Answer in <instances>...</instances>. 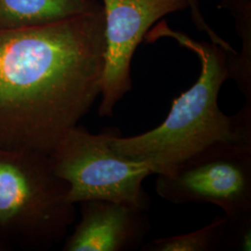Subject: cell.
Listing matches in <instances>:
<instances>
[{"mask_svg":"<svg viewBox=\"0 0 251 251\" xmlns=\"http://www.w3.org/2000/svg\"><path fill=\"white\" fill-rule=\"evenodd\" d=\"M150 36H171L197 54L200 75L172 101L160 125L132 137L112 135L113 149L128 159L146 163L157 175L212 144H251V104L246 103L234 116H226L218 103L222 86L230 77L229 59L233 53L214 43L198 42L172 31L165 24L147 37Z\"/></svg>","mask_w":251,"mask_h":251,"instance_id":"7a4b0ae2","label":"cell"},{"mask_svg":"<svg viewBox=\"0 0 251 251\" xmlns=\"http://www.w3.org/2000/svg\"><path fill=\"white\" fill-rule=\"evenodd\" d=\"M186 1L188 3V8H190V10H191V15H192L193 21L198 30L206 33V35L210 37L212 43H214L216 45L221 46L222 48L225 49L226 51H228L230 53H236V51L233 50V48L222 37L218 36L215 32L210 28V26L206 24L205 19L203 17V15L199 9L198 0H186Z\"/></svg>","mask_w":251,"mask_h":251,"instance_id":"30bf717a","label":"cell"},{"mask_svg":"<svg viewBox=\"0 0 251 251\" xmlns=\"http://www.w3.org/2000/svg\"><path fill=\"white\" fill-rule=\"evenodd\" d=\"M1 248H3V245H2V244H0V250H1Z\"/></svg>","mask_w":251,"mask_h":251,"instance_id":"8fae6325","label":"cell"},{"mask_svg":"<svg viewBox=\"0 0 251 251\" xmlns=\"http://www.w3.org/2000/svg\"><path fill=\"white\" fill-rule=\"evenodd\" d=\"M68 193L50 153L0 146V244L47 251L62 242L75 220Z\"/></svg>","mask_w":251,"mask_h":251,"instance_id":"3957f363","label":"cell"},{"mask_svg":"<svg viewBox=\"0 0 251 251\" xmlns=\"http://www.w3.org/2000/svg\"><path fill=\"white\" fill-rule=\"evenodd\" d=\"M227 219L215 217L205 227L193 233L154 239L144 244L142 251H225Z\"/></svg>","mask_w":251,"mask_h":251,"instance_id":"9c48e42d","label":"cell"},{"mask_svg":"<svg viewBox=\"0 0 251 251\" xmlns=\"http://www.w3.org/2000/svg\"><path fill=\"white\" fill-rule=\"evenodd\" d=\"M105 15L104 70L99 116L112 117L131 90L130 64L135 50L154 23L188 8L186 0H102Z\"/></svg>","mask_w":251,"mask_h":251,"instance_id":"8992f818","label":"cell"},{"mask_svg":"<svg viewBox=\"0 0 251 251\" xmlns=\"http://www.w3.org/2000/svg\"><path fill=\"white\" fill-rule=\"evenodd\" d=\"M80 221L64 251H131L144 245L151 225L145 210L108 200L79 203Z\"/></svg>","mask_w":251,"mask_h":251,"instance_id":"52a82bcc","label":"cell"},{"mask_svg":"<svg viewBox=\"0 0 251 251\" xmlns=\"http://www.w3.org/2000/svg\"><path fill=\"white\" fill-rule=\"evenodd\" d=\"M101 9L98 0H0V31L50 25Z\"/></svg>","mask_w":251,"mask_h":251,"instance_id":"ba28073f","label":"cell"},{"mask_svg":"<svg viewBox=\"0 0 251 251\" xmlns=\"http://www.w3.org/2000/svg\"><path fill=\"white\" fill-rule=\"evenodd\" d=\"M155 192L173 204H212L229 225L251 221V144H215L165 173Z\"/></svg>","mask_w":251,"mask_h":251,"instance_id":"5b68a950","label":"cell"},{"mask_svg":"<svg viewBox=\"0 0 251 251\" xmlns=\"http://www.w3.org/2000/svg\"><path fill=\"white\" fill-rule=\"evenodd\" d=\"M104 10L0 31V146L50 153L100 95Z\"/></svg>","mask_w":251,"mask_h":251,"instance_id":"6da1fadb","label":"cell"},{"mask_svg":"<svg viewBox=\"0 0 251 251\" xmlns=\"http://www.w3.org/2000/svg\"><path fill=\"white\" fill-rule=\"evenodd\" d=\"M112 135L94 134L78 125L69 129L50 152L55 173L68 184L75 205L108 200L147 211L151 199L143 182L153 172L146 163L118 154Z\"/></svg>","mask_w":251,"mask_h":251,"instance_id":"277c9868","label":"cell"}]
</instances>
